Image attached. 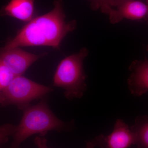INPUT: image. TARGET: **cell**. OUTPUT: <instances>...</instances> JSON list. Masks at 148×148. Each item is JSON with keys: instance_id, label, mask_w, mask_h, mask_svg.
I'll use <instances>...</instances> for the list:
<instances>
[{"instance_id": "obj_8", "label": "cell", "mask_w": 148, "mask_h": 148, "mask_svg": "<svg viewBox=\"0 0 148 148\" xmlns=\"http://www.w3.org/2000/svg\"><path fill=\"white\" fill-rule=\"evenodd\" d=\"M130 75L127 81L128 89L133 96L139 97L148 91V60L132 61L129 67Z\"/></svg>"}, {"instance_id": "obj_11", "label": "cell", "mask_w": 148, "mask_h": 148, "mask_svg": "<svg viewBox=\"0 0 148 148\" xmlns=\"http://www.w3.org/2000/svg\"><path fill=\"white\" fill-rule=\"evenodd\" d=\"M90 7L93 10H100L101 12L110 15L116 6V0H89Z\"/></svg>"}, {"instance_id": "obj_14", "label": "cell", "mask_w": 148, "mask_h": 148, "mask_svg": "<svg viewBox=\"0 0 148 148\" xmlns=\"http://www.w3.org/2000/svg\"><path fill=\"white\" fill-rule=\"evenodd\" d=\"M34 143L38 148H48L47 140L43 136H38L35 138Z\"/></svg>"}, {"instance_id": "obj_7", "label": "cell", "mask_w": 148, "mask_h": 148, "mask_svg": "<svg viewBox=\"0 0 148 148\" xmlns=\"http://www.w3.org/2000/svg\"><path fill=\"white\" fill-rule=\"evenodd\" d=\"M116 7L109 15L110 22L117 24L124 18L148 19V5L137 0H116Z\"/></svg>"}, {"instance_id": "obj_1", "label": "cell", "mask_w": 148, "mask_h": 148, "mask_svg": "<svg viewBox=\"0 0 148 148\" xmlns=\"http://www.w3.org/2000/svg\"><path fill=\"white\" fill-rule=\"evenodd\" d=\"M65 18L63 1L54 0L52 10L33 18L2 49L40 46L59 49L66 35L77 27L76 20L66 22Z\"/></svg>"}, {"instance_id": "obj_10", "label": "cell", "mask_w": 148, "mask_h": 148, "mask_svg": "<svg viewBox=\"0 0 148 148\" xmlns=\"http://www.w3.org/2000/svg\"><path fill=\"white\" fill-rule=\"evenodd\" d=\"M136 136V144L139 148H148V116H140L130 127Z\"/></svg>"}, {"instance_id": "obj_19", "label": "cell", "mask_w": 148, "mask_h": 148, "mask_svg": "<svg viewBox=\"0 0 148 148\" xmlns=\"http://www.w3.org/2000/svg\"><path fill=\"white\" fill-rule=\"evenodd\" d=\"M147 23H148V19L147 20Z\"/></svg>"}, {"instance_id": "obj_18", "label": "cell", "mask_w": 148, "mask_h": 148, "mask_svg": "<svg viewBox=\"0 0 148 148\" xmlns=\"http://www.w3.org/2000/svg\"><path fill=\"white\" fill-rule=\"evenodd\" d=\"M147 50L148 51V45L147 46Z\"/></svg>"}, {"instance_id": "obj_2", "label": "cell", "mask_w": 148, "mask_h": 148, "mask_svg": "<svg viewBox=\"0 0 148 148\" xmlns=\"http://www.w3.org/2000/svg\"><path fill=\"white\" fill-rule=\"evenodd\" d=\"M23 110L20 123L16 125L10 148H20L27 138L35 134L42 136L52 130L63 132L72 129L75 126L73 121L65 122L58 118L49 108L45 98L34 106Z\"/></svg>"}, {"instance_id": "obj_15", "label": "cell", "mask_w": 148, "mask_h": 148, "mask_svg": "<svg viewBox=\"0 0 148 148\" xmlns=\"http://www.w3.org/2000/svg\"><path fill=\"white\" fill-rule=\"evenodd\" d=\"M95 146L96 145L94 140H92L86 142L85 148H94Z\"/></svg>"}, {"instance_id": "obj_12", "label": "cell", "mask_w": 148, "mask_h": 148, "mask_svg": "<svg viewBox=\"0 0 148 148\" xmlns=\"http://www.w3.org/2000/svg\"><path fill=\"white\" fill-rule=\"evenodd\" d=\"M15 77L10 69L0 61V92L5 89Z\"/></svg>"}, {"instance_id": "obj_5", "label": "cell", "mask_w": 148, "mask_h": 148, "mask_svg": "<svg viewBox=\"0 0 148 148\" xmlns=\"http://www.w3.org/2000/svg\"><path fill=\"white\" fill-rule=\"evenodd\" d=\"M96 146L101 148H129L136 144V138L128 125L123 120H117L110 135H98L93 139Z\"/></svg>"}, {"instance_id": "obj_6", "label": "cell", "mask_w": 148, "mask_h": 148, "mask_svg": "<svg viewBox=\"0 0 148 148\" xmlns=\"http://www.w3.org/2000/svg\"><path fill=\"white\" fill-rule=\"evenodd\" d=\"M34 54L19 47L8 49H0V61L6 66L16 76L22 75L32 64L45 56Z\"/></svg>"}, {"instance_id": "obj_9", "label": "cell", "mask_w": 148, "mask_h": 148, "mask_svg": "<svg viewBox=\"0 0 148 148\" xmlns=\"http://www.w3.org/2000/svg\"><path fill=\"white\" fill-rule=\"evenodd\" d=\"M35 0H10L0 12L1 16H8L24 21L33 19Z\"/></svg>"}, {"instance_id": "obj_13", "label": "cell", "mask_w": 148, "mask_h": 148, "mask_svg": "<svg viewBox=\"0 0 148 148\" xmlns=\"http://www.w3.org/2000/svg\"><path fill=\"white\" fill-rule=\"evenodd\" d=\"M16 125L7 123L0 125V145L8 141L10 136H13L16 130Z\"/></svg>"}, {"instance_id": "obj_3", "label": "cell", "mask_w": 148, "mask_h": 148, "mask_svg": "<svg viewBox=\"0 0 148 148\" xmlns=\"http://www.w3.org/2000/svg\"><path fill=\"white\" fill-rule=\"evenodd\" d=\"M88 53L86 48H82L77 53L62 60L56 71L53 85L62 88L65 98L70 101L81 98L86 91L87 75L83 64Z\"/></svg>"}, {"instance_id": "obj_17", "label": "cell", "mask_w": 148, "mask_h": 148, "mask_svg": "<svg viewBox=\"0 0 148 148\" xmlns=\"http://www.w3.org/2000/svg\"><path fill=\"white\" fill-rule=\"evenodd\" d=\"M146 1H147V4L148 5V0H146Z\"/></svg>"}, {"instance_id": "obj_16", "label": "cell", "mask_w": 148, "mask_h": 148, "mask_svg": "<svg viewBox=\"0 0 148 148\" xmlns=\"http://www.w3.org/2000/svg\"><path fill=\"white\" fill-rule=\"evenodd\" d=\"M1 95H0V105H1Z\"/></svg>"}, {"instance_id": "obj_4", "label": "cell", "mask_w": 148, "mask_h": 148, "mask_svg": "<svg viewBox=\"0 0 148 148\" xmlns=\"http://www.w3.org/2000/svg\"><path fill=\"white\" fill-rule=\"evenodd\" d=\"M53 91L49 86L40 84L22 75L14 79L5 89L0 92L1 105L16 106L23 110L32 101L42 99Z\"/></svg>"}]
</instances>
